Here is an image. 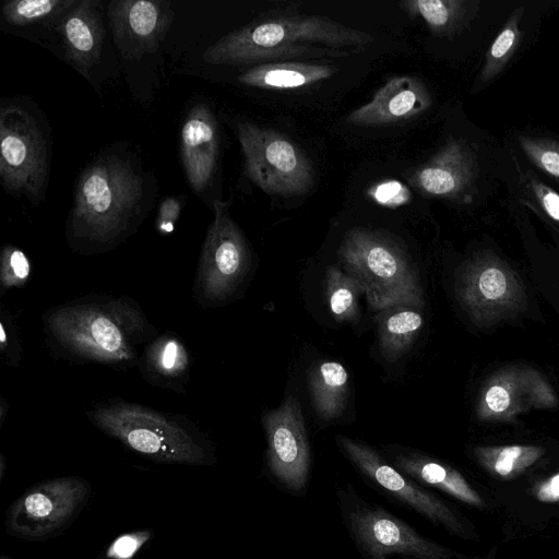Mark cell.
<instances>
[{
  "mask_svg": "<svg viewBox=\"0 0 559 559\" xmlns=\"http://www.w3.org/2000/svg\"><path fill=\"white\" fill-rule=\"evenodd\" d=\"M66 57L86 79L99 61L105 34L98 0H80L56 25Z\"/></svg>",
  "mask_w": 559,
  "mask_h": 559,
  "instance_id": "obj_18",
  "label": "cell"
},
{
  "mask_svg": "<svg viewBox=\"0 0 559 559\" xmlns=\"http://www.w3.org/2000/svg\"><path fill=\"white\" fill-rule=\"evenodd\" d=\"M262 424L270 474L287 491L304 493L310 477L311 451L299 403L287 397L277 409L263 415Z\"/></svg>",
  "mask_w": 559,
  "mask_h": 559,
  "instance_id": "obj_12",
  "label": "cell"
},
{
  "mask_svg": "<svg viewBox=\"0 0 559 559\" xmlns=\"http://www.w3.org/2000/svg\"><path fill=\"white\" fill-rule=\"evenodd\" d=\"M324 293L335 320L354 322L358 319V296L365 288L357 278L331 265L324 277Z\"/></svg>",
  "mask_w": 559,
  "mask_h": 559,
  "instance_id": "obj_27",
  "label": "cell"
},
{
  "mask_svg": "<svg viewBox=\"0 0 559 559\" xmlns=\"http://www.w3.org/2000/svg\"><path fill=\"white\" fill-rule=\"evenodd\" d=\"M371 34L330 17L292 10L271 11L209 46L202 59L221 66L262 64L294 59L343 58L373 43Z\"/></svg>",
  "mask_w": 559,
  "mask_h": 559,
  "instance_id": "obj_3",
  "label": "cell"
},
{
  "mask_svg": "<svg viewBox=\"0 0 559 559\" xmlns=\"http://www.w3.org/2000/svg\"><path fill=\"white\" fill-rule=\"evenodd\" d=\"M22 100L0 109V177L8 192L34 204L44 197L49 178V136L41 117Z\"/></svg>",
  "mask_w": 559,
  "mask_h": 559,
  "instance_id": "obj_7",
  "label": "cell"
},
{
  "mask_svg": "<svg viewBox=\"0 0 559 559\" xmlns=\"http://www.w3.org/2000/svg\"><path fill=\"white\" fill-rule=\"evenodd\" d=\"M23 348L20 330L12 313L0 306V359L5 367L17 368L22 361Z\"/></svg>",
  "mask_w": 559,
  "mask_h": 559,
  "instance_id": "obj_32",
  "label": "cell"
},
{
  "mask_svg": "<svg viewBox=\"0 0 559 559\" xmlns=\"http://www.w3.org/2000/svg\"><path fill=\"white\" fill-rule=\"evenodd\" d=\"M523 12V8L514 10L492 41L479 73L480 83L489 82L498 75L516 50L522 36L519 23Z\"/></svg>",
  "mask_w": 559,
  "mask_h": 559,
  "instance_id": "obj_28",
  "label": "cell"
},
{
  "mask_svg": "<svg viewBox=\"0 0 559 559\" xmlns=\"http://www.w3.org/2000/svg\"><path fill=\"white\" fill-rule=\"evenodd\" d=\"M2 559H5V558H2Z\"/></svg>",
  "mask_w": 559,
  "mask_h": 559,
  "instance_id": "obj_39",
  "label": "cell"
},
{
  "mask_svg": "<svg viewBox=\"0 0 559 559\" xmlns=\"http://www.w3.org/2000/svg\"><path fill=\"white\" fill-rule=\"evenodd\" d=\"M193 366V355L173 332L159 333L142 349L138 370L143 380L158 389L186 394Z\"/></svg>",
  "mask_w": 559,
  "mask_h": 559,
  "instance_id": "obj_19",
  "label": "cell"
},
{
  "mask_svg": "<svg viewBox=\"0 0 559 559\" xmlns=\"http://www.w3.org/2000/svg\"><path fill=\"white\" fill-rule=\"evenodd\" d=\"M475 158L461 141L449 139L425 164L406 175L423 195L465 202L472 199Z\"/></svg>",
  "mask_w": 559,
  "mask_h": 559,
  "instance_id": "obj_14",
  "label": "cell"
},
{
  "mask_svg": "<svg viewBox=\"0 0 559 559\" xmlns=\"http://www.w3.org/2000/svg\"><path fill=\"white\" fill-rule=\"evenodd\" d=\"M534 496L538 501L554 503L559 501V473L537 484Z\"/></svg>",
  "mask_w": 559,
  "mask_h": 559,
  "instance_id": "obj_36",
  "label": "cell"
},
{
  "mask_svg": "<svg viewBox=\"0 0 559 559\" xmlns=\"http://www.w3.org/2000/svg\"><path fill=\"white\" fill-rule=\"evenodd\" d=\"M0 478L3 477L4 468H5V457L3 454L0 455Z\"/></svg>",
  "mask_w": 559,
  "mask_h": 559,
  "instance_id": "obj_38",
  "label": "cell"
},
{
  "mask_svg": "<svg viewBox=\"0 0 559 559\" xmlns=\"http://www.w3.org/2000/svg\"><path fill=\"white\" fill-rule=\"evenodd\" d=\"M459 294L474 318L489 320L513 310L521 299L515 275L495 258L469 263L459 284Z\"/></svg>",
  "mask_w": 559,
  "mask_h": 559,
  "instance_id": "obj_15",
  "label": "cell"
},
{
  "mask_svg": "<svg viewBox=\"0 0 559 559\" xmlns=\"http://www.w3.org/2000/svg\"><path fill=\"white\" fill-rule=\"evenodd\" d=\"M181 160L192 191L202 194L212 183L219 156L217 120L206 104L187 114L180 133Z\"/></svg>",
  "mask_w": 559,
  "mask_h": 559,
  "instance_id": "obj_16",
  "label": "cell"
},
{
  "mask_svg": "<svg viewBox=\"0 0 559 559\" xmlns=\"http://www.w3.org/2000/svg\"><path fill=\"white\" fill-rule=\"evenodd\" d=\"M338 255L348 274L362 284L373 309L421 304L416 276L404 251L391 238L354 228L344 236Z\"/></svg>",
  "mask_w": 559,
  "mask_h": 559,
  "instance_id": "obj_5",
  "label": "cell"
},
{
  "mask_svg": "<svg viewBox=\"0 0 559 559\" xmlns=\"http://www.w3.org/2000/svg\"><path fill=\"white\" fill-rule=\"evenodd\" d=\"M336 497L342 522L364 559H452L455 556L383 507L366 500L352 485L338 486Z\"/></svg>",
  "mask_w": 559,
  "mask_h": 559,
  "instance_id": "obj_6",
  "label": "cell"
},
{
  "mask_svg": "<svg viewBox=\"0 0 559 559\" xmlns=\"http://www.w3.org/2000/svg\"><path fill=\"white\" fill-rule=\"evenodd\" d=\"M308 386L313 408L324 420L343 413L348 396V373L337 361L316 364L308 371Z\"/></svg>",
  "mask_w": 559,
  "mask_h": 559,
  "instance_id": "obj_24",
  "label": "cell"
},
{
  "mask_svg": "<svg viewBox=\"0 0 559 559\" xmlns=\"http://www.w3.org/2000/svg\"><path fill=\"white\" fill-rule=\"evenodd\" d=\"M152 181L127 150L106 148L80 174L66 226L69 248L82 255L109 252L135 234L150 213Z\"/></svg>",
  "mask_w": 559,
  "mask_h": 559,
  "instance_id": "obj_2",
  "label": "cell"
},
{
  "mask_svg": "<svg viewBox=\"0 0 559 559\" xmlns=\"http://www.w3.org/2000/svg\"><path fill=\"white\" fill-rule=\"evenodd\" d=\"M84 414L102 432L154 462L201 466L215 460L205 430L185 414L119 396L96 401Z\"/></svg>",
  "mask_w": 559,
  "mask_h": 559,
  "instance_id": "obj_4",
  "label": "cell"
},
{
  "mask_svg": "<svg viewBox=\"0 0 559 559\" xmlns=\"http://www.w3.org/2000/svg\"><path fill=\"white\" fill-rule=\"evenodd\" d=\"M544 454L535 445L483 447L475 450L478 463L491 475L510 479L524 473Z\"/></svg>",
  "mask_w": 559,
  "mask_h": 559,
  "instance_id": "obj_25",
  "label": "cell"
},
{
  "mask_svg": "<svg viewBox=\"0 0 559 559\" xmlns=\"http://www.w3.org/2000/svg\"><path fill=\"white\" fill-rule=\"evenodd\" d=\"M336 72L337 68L330 64L282 61L257 64L243 71L237 80L251 87L292 90L316 84Z\"/></svg>",
  "mask_w": 559,
  "mask_h": 559,
  "instance_id": "obj_22",
  "label": "cell"
},
{
  "mask_svg": "<svg viewBox=\"0 0 559 559\" xmlns=\"http://www.w3.org/2000/svg\"><path fill=\"white\" fill-rule=\"evenodd\" d=\"M214 219L207 228L192 283V297L202 309L230 302L243 285L250 267L249 245L229 214V204L215 200Z\"/></svg>",
  "mask_w": 559,
  "mask_h": 559,
  "instance_id": "obj_8",
  "label": "cell"
},
{
  "mask_svg": "<svg viewBox=\"0 0 559 559\" xmlns=\"http://www.w3.org/2000/svg\"><path fill=\"white\" fill-rule=\"evenodd\" d=\"M237 134L246 175L262 191L292 197L312 189V163L289 138L249 121L237 124Z\"/></svg>",
  "mask_w": 559,
  "mask_h": 559,
  "instance_id": "obj_9",
  "label": "cell"
},
{
  "mask_svg": "<svg viewBox=\"0 0 559 559\" xmlns=\"http://www.w3.org/2000/svg\"><path fill=\"white\" fill-rule=\"evenodd\" d=\"M76 0H13L2 5L4 20L13 26H25L62 15Z\"/></svg>",
  "mask_w": 559,
  "mask_h": 559,
  "instance_id": "obj_29",
  "label": "cell"
},
{
  "mask_svg": "<svg viewBox=\"0 0 559 559\" xmlns=\"http://www.w3.org/2000/svg\"><path fill=\"white\" fill-rule=\"evenodd\" d=\"M554 396L535 373L508 371L497 374L485 389L479 412L486 417L509 416L527 406L549 405Z\"/></svg>",
  "mask_w": 559,
  "mask_h": 559,
  "instance_id": "obj_20",
  "label": "cell"
},
{
  "mask_svg": "<svg viewBox=\"0 0 559 559\" xmlns=\"http://www.w3.org/2000/svg\"><path fill=\"white\" fill-rule=\"evenodd\" d=\"M527 199L551 221L559 223V193L527 171L523 182Z\"/></svg>",
  "mask_w": 559,
  "mask_h": 559,
  "instance_id": "obj_33",
  "label": "cell"
},
{
  "mask_svg": "<svg viewBox=\"0 0 559 559\" xmlns=\"http://www.w3.org/2000/svg\"><path fill=\"white\" fill-rule=\"evenodd\" d=\"M391 463L401 472L425 487H430L466 504L483 508V497L466 478L452 466L416 451H399L391 455Z\"/></svg>",
  "mask_w": 559,
  "mask_h": 559,
  "instance_id": "obj_21",
  "label": "cell"
},
{
  "mask_svg": "<svg viewBox=\"0 0 559 559\" xmlns=\"http://www.w3.org/2000/svg\"><path fill=\"white\" fill-rule=\"evenodd\" d=\"M9 414V403L4 396H0V428L3 426L7 415Z\"/></svg>",
  "mask_w": 559,
  "mask_h": 559,
  "instance_id": "obj_37",
  "label": "cell"
},
{
  "mask_svg": "<svg viewBox=\"0 0 559 559\" xmlns=\"http://www.w3.org/2000/svg\"><path fill=\"white\" fill-rule=\"evenodd\" d=\"M477 2L466 0H405L402 10L411 17H420L430 33L451 38L466 26L475 14Z\"/></svg>",
  "mask_w": 559,
  "mask_h": 559,
  "instance_id": "obj_23",
  "label": "cell"
},
{
  "mask_svg": "<svg viewBox=\"0 0 559 559\" xmlns=\"http://www.w3.org/2000/svg\"><path fill=\"white\" fill-rule=\"evenodd\" d=\"M32 275V263L16 246L5 245L0 253V298L12 288H23Z\"/></svg>",
  "mask_w": 559,
  "mask_h": 559,
  "instance_id": "obj_30",
  "label": "cell"
},
{
  "mask_svg": "<svg viewBox=\"0 0 559 559\" xmlns=\"http://www.w3.org/2000/svg\"><path fill=\"white\" fill-rule=\"evenodd\" d=\"M91 495L87 480L64 476L41 481L16 498L5 513L7 533L23 539H45L63 531Z\"/></svg>",
  "mask_w": 559,
  "mask_h": 559,
  "instance_id": "obj_10",
  "label": "cell"
},
{
  "mask_svg": "<svg viewBox=\"0 0 559 559\" xmlns=\"http://www.w3.org/2000/svg\"><path fill=\"white\" fill-rule=\"evenodd\" d=\"M336 442L372 487L450 533L460 537L468 535L465 523L447 502L401 472L372 447L345 436H338Z\"/></svg>",
  "mask_w": 559,
  "mask_h": 559,
  "instance_id": "obj_11",
  "label": "cell"
},
{
  "mask_svg": "<svg viewBox=\"0 0 559 559\" xmlns=\"http://www.w3.org/2000/svg\"><path fill=\"white\" fill-rule=\"evenodd\" d=\"M186 197H169L162 201L156 217V229L163 235L175 230L176 223L180 216Z\"/></svg>",
  "mask_w": 559,
  "mask_h": 559,
  "instance_id": "obj_35",
  "label": "cell"
},
{
  "mask_svg": "<svg viewBox=\"0 0 559 559\" xmlns=\"http://www.w3.org/2000/svg\"><path fill=\"white\" fill-rule=\"evenodd\" d=\"M107 16L120 53L135 60L158 49L175 13L169 1L114 0L108 3Z\"/></svg>",
  "mask_w": 559,
  "mask_h": 559,
  "instance_id": "obj_13",
  "label": "cell"
},
{
  "mask_svg": "<svg viewBox=\"0 0 559 559\" xmlns=\"http://www.w3.org/2000/svg\"><path fill=\"white\" fill-rule=\"evenodd\" d=\"M430 105L431 96L424 82L416 76L401 75L388 80L346 120L360 127L396 124L420 115Z\"/></svg>",
  "mask_w": 559,
  "mask_h": 559,
  "instance_id": "obj_17",
  "label": "cell"
},
{
  "mask_svg": "<svg viewBox=\"0 0 559 559\" xmlns=\"http://www.w3.org/2000/svg\"><path fill=\"white\" fill-rule=\"evenodd\" d=\"M423 325V317L411 309L386 313L379 324L380 349L386 359L401 357L412 345Z\"/></svg>",
  "mask_w": 559,
  "mask_h": 559,
  "instance_id": "obj_26",
  "label": "cell"
},
{
  "mask_svg": "<svg viewBox=\"0 0 559 559\" xmlns=\"http://www.w3.org/2000/svg\"><path fill=\"white\" fill-rule=\"evenodd\" d=\"M519 142L527 158L547 176L559 182V141L521 135Z\"/></svg>",
  "mask_w": 559,
  "mask_h": 559,
  "instance_id": "obj_31",
  "label": "cell"
},
{
  "mask_svg": "<svg viewBox=\"0 0 559 559\" xmlns=\"http://www.w3.org/2000/svg\"><path fill=\"white\" fill-rule=\"evenodd\" d=\"M150 530L136 531L118 536L107 548V559H132L152 538Z\"/></svg>",
  "mask_w": 559,
  "mask_h": 559,
  "instance_id": "obj_34",
  "label": "cell"
},
{
  "mask_svg": "<svg viewBox=\"0 0 559 559\" xmlns=\"http://www.w3.org/2000/svg\"><path fill=\"white\" fill-rule=\"evenodd\" d=\"M50 356L69 365L136 368L143 347L159 334L128 295L90 293L58 304L41 316Z\"/></svg>",
  "mask_w": 559,
  "mask_h": 559,
  "instance_id": "obj_1",
  "label": "cell"
}]
</instances>
